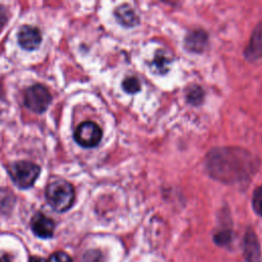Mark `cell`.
I'll list each match as a JSON object with an SVG mask.
<instances>
[{
	"mask_svg": "<svg viewBox=\"0 0 262 262\" xmlns=\"http://www.w3.org/2000/svg\"><path fill=\"white\" fill-rule=\"evenodd\" d=\"M245 54L251 61L262 62V21L255 28Z\"/></svg>",
	"mask_w": 262,
	"mask_h": 262,
	"instance_id": "8",
	"label": "cell"
},
{
	"mask_svg": "<svg viewBox=\"0 0 262 262\" xmlns=\"http://www.w3.org/2000/svg\"><path fill=\"white\" fill-rule=\"evenodd\" d=\"M253 209L254 211L262 216V187H259L255 190L253 194Z\"/></svg>",
	"mask_w": 262,
	"mask_h": 262,
	"instance_id": "16",
	"label": "cell"
},
{
	"mask_svg": "<svg viewBox=\"0 0 262 262\" xmlns=\"http://www.w3.org/2000/svg\"><path fill=\"white\" fill-rule=\"evenodd\" d=\"M244 257L247 262H261V250L258 238L252 229H248L244 239Z\"/></svg>",
	"mask_w": 262,
	"mask_h": 262,
	"instance_id": "9",
	"label": "cell"
},
{
	"mask_svg": "<svg viewBox=\"0 0 262 262\" xmlns=\"http://www.w3.org/2000/svg\"><path fill=\"white\" fill-rule=\"evenodd\" d=\"M55 224L53 220L43 213H36L31 220V228L35 235L41 238H49L53 235Z\"/></svg>",
	"mask_w": 262,
	"mask_h": 262,
	"instance_id": "7",
	"label": "cell"
},
{
	"mask_svg": "<svg viewBox=\"0 0 262 262\" xmlns=\"http://www.w3.org/2000/svg\"><path fill=\"white\" fill-rule=\"evenodd\" d=\"M169 63H170V59L168 57L167 54H165L162 51H159L154 59L152 62V67L161 74H165L168 70H169Z\"/></svg>",
	"mask_w": 262,
	"mask_h": 262,
	"instance_id": "14",
	"label": "cell"
},
{
	"mask_svg": "<svg viewBox=\"0 0 262 262\" xmlns=\"http://www.w3.org/2000/svg\"><path fill=\"white\" fill-rule=\"evenodd\" d=\"M123 89L128 93H136L140 90V83L135 77H128L122 83Z\"/></svg>",
	"mask_w": 262,
	"mask_h": 262,
	"instance_id": "15",
	"label": "cell"
},
{
	"mask_svg": "<svg viewBox=\"0 0 262 262\" xmlns=\"http://www.w3.org/2000/svg\"><path fill=\"white\" fill-rule=\"evenodd\" d=\"M102 137V131L100 127L93 122H83L80 124L74 132L75 141L85 148L96 146Z\"/></svg>",
	"mask_w": 262,
	"mask_h": 262,
	"instance_id": "5",
	"label": "cell"
},
{
	"mask_svg": "<svg viewBox=\"0 0 262 262\" xmlns=\"http://www.w3.org/2000/svg\"><path fill=\"white\" fill-rule=\"evenodd\" d=\"M214 241L217 245L225 246L231 241V232L229 230H223L214 235Z\"/></svg>",
	"mask_w": 262,
	"mask_h": 262,
	"instance_id": "17",
	"label": "cell"
},
{
	"mask_svg": "<svg viewBox=\"0 0 262 262\" xmlns=\"http://www.w3.org/2000/svg\"><path fill=\"white\" fill-rule=\"evenodd\" d=\"M52 97L48 89L41 84H34L28 87L24 94L25 105L34 113L42 114L51 103Z\"/></svg>",
	"mask_w": 262,
	"mask_h": 262,
	"instance_id": "4",
	"label": "cell"
},
{
	"mask_svg": "<svg viewBox=\"0 0 262 262\" xmlns=\"http://www.w3.org/2000/svg\"><path fill=\"white\" fill-rule=\"evenodd\" d=\"M12 182L20 189H28L34 185L40 175V167L29 161H16L7 166Z\"/></svg>",
	"mask_w": 262,
	"mask_h": 262,
	"instance_id": "3",
	"label": "cell"
},
{
	"mask_svg": "<svg viewBox=\"0 0 262 262\" xmlns=\"http://www.w3.org/2000/svg\"><path fill=\"white\" fill-rule=\"evenodd\" d=\"M84 262H102V255L97 250L88 251L84 255Z\"/></svg>",
	"mask_w": 262,
	"mask_h": 262,
	"instance_id": "18",
	"label": "cell"
},
{
	"mask_svg": "<svg viewBox=\"0 0 262 262\" xmlns=\"http://www.w3.org/2000/svg\"><path fill=\"white\" fill-rule=\"evenodd\" d=\"M7 20V11L6 8L2 5H0V28L4 26V24Z\"/></svg>",
	"mask_w": 262,
	"mask_h": 262,
	"instance_id": "20",
	"label": "cell"
},
{
	"mask_svg": "<svg viewBox=\"0 0 262 262\" xmlns=\"http://www.w3.org/2000/svg\"><path fill=\"white\" fill-rule=\"evenodd\" d=\"M0 262H11V261L8 258L4 257V258H0Z\"/></svg>",
	"mask_w": 262,
	"mask_h": 262,
	"instance_id": "22",
	"label": "cell"
},
{
	"mask_svg": "<svg viewBox=\"0 0 262 262\" xmlns=\"http://www.w3.org/2000/svg\"><path fill=\"white\" fill-rule=\"evenodd\" d=\"M115 17L124 27H133L138 24V17L129 5H121L115 9Z\"/></svg>",
	"mask_w": 262,
	"mask_h": 262,
	"instance_id": "11",
	"label": "cell"
},
{
	"mask_svg": "<svg viewBox=\"0 0 262 262\" xmlns=\"http://www.w3.org/2000/svg\"><path fill=\"white\" fill-rule=\"evenodd\" d=\"M17 41L23 49L31 51L37 49L40 46L42 36L37 28L26 25L20 28L17 34Z\"/></svg>",
	"mask_w": 262,
	"mask_h": 262,
	"instance_id": "6",
	"label": "cell"
},
{
	"mask_svg": "<svg viewBox=\"0 0 262 262\" xmlns=\"http://www.w3.org/2000/svg\"><path fill=\"white\" fill-rule=\"evenodd\" d=\"M45 198L54 211L62 213L73 206L75 201V190L70 182L63 179H58L50 182L46 186Z\"/></svg>",
	"mask_w": 262,
	"mask_h": 262,
	"instance_id": "2",
	"label": "cell"
},
{
	"mask_svg": "<svg viewBox=\"0 0 262 262\" xmlns=\"http://www.w3.org/2000/svg\"><path fill=\"white\" fill-rule=\"evenodd\" d=\"M47 262H73L71 257L64 252H55L53 253Z\"/></svg>",
	"mask_w": 262,
	"mask_h": 262,
	"instance_id": "19",
	"label": "cell"
},
{
	"mask_svg": "<svg viewBox=\"0 0 262 262\" xmlns=\"http://www.w3.org/2000/svg\"><path fill=\"white\" fill-rule=\"evenodd\" d=\"M15 196L11 190L6 187L0 188V211L8 213L14 206Z\"/></svg>",
	"mask_w": 262,
	"mask_h": 262,
	"instance_id": "12",
	"label": "cell"
},
{
	"mask_svg": "<svg viewBox=\"0 0 262 262\" xmlns=\"http://www.w3.org/2000/svg\"><path fill=\"white\" fill-rule=\"evenodd\" d=\"M206 168L213 178L223 183H241L249 180L256 172L258 160L246 149L221 147L208 154Z\"/></svg>",
	"mask_w": 262,
	"mask_h": 262,
	"instance_id": "1",
	"label": "cell"
},
{
	"mask_svg": "<svg viewBox=\"0 0 262 262\" xmlns=\"http://www.w3.org/2000/svg\"><path fill=\"white\" fill-rule=\"evenodd\" d=\"M186 99L189 103L193 105H199L203 102L204 91L198 85H192L186 92Z\"/></svg>",
	"mask_w": 262,
	"mask_h": 262,
	"instance_id": "13",
	"label": "cell"
},
{
	"mask_svg": "<svg viewBox=\"0 0 262 262\" xmlns=\"http://www.w3.org/2000/svg\"><path fill=\"white\" fill-rule=\"evenodd\" d=\"M30 262H45V260L40 257H32L30 259Z\"/></svg>",
	"mask_w": 262,
	"mask_h": 262,
	"instance_id": "21",
	"label": "cell"
},
{
	"mask_svg": "<svg viewBox=\"0 0 262 262\" xmlns=\"http://www.w3.org/2000/svg\"><path fill=\"white\" fill-rule=\"evenodd\" d=\"M208 44V35L202 30L190 32L184 41V46L187 50L192 52H202Z\"/></svg>",
	"mask_w": 262,
	"mask_h": 262,
	"instance_id": "10",
	"label": "cell"
}]
</instances>
